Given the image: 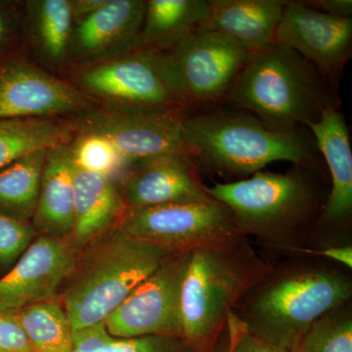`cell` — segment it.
<instances>
[{"mask_svg":"<svg viewBox=\"0 0 352 352\" xmlns=\"http://www.w3.org/2000/svg\"><path fill=\"white\" fill-rule=\"evenodd\" d=\"M0 352H34L16 312L0 311Z\"/></svg>","mask_w":352,"mask_h":352,"instance_id":"4dcf8cb0","label":"cell"},{"mask_svg":"<svg viewBox=\"0 0 352 352\" xmlns=\"http://www.w3.org/2000/svg\"><path fill=\"white\" fill-rule=\"evenodd\" d=\"M73 175L71 143L48 150L38 206L32 217L34 226L46 235L64 239L73 232L75 223Z\"/></svg>","mask_w":352,"mask_h":352,"instance_id":"d6986e66","label":"cell"},{"mask_svg":"<svg viewBox=\"0 0 352 352\" xmlns=\"http://www.w3.org/2000/svg\"><path fill=\"white\" fill-rule=\"evenodd\" d=\"M189 256L190 252L173 254L106 317L110 336L182 338L180 293Z\"/></svg>","mask_w":352,"mask_h":352,"instance_id":"30bf717a","label":"cell"},{"mask_svg":"<svg viewBox=\"0 0 352 352\" xmlns=\"http://www.w3.org/2000/svg\"><path fill=\"white\" fill-rule=\"evenodd\" d=\"M74 241L87 244L103 233L126 208L112 178L83 170L74 164Z\"/></svg>","mask_w":352,"mask_h":352,"instance_id":"44dd1931","label":"cell"},{"mask_svg":"<svg viewBox=\"0 0 352 352\" xmlns=\"http://www.w3.org/2000/svg\"><path fill=\"white\" fill-rule=\"evenodd\" d=\"M270 272L242 239L190 252L180 293L183 339L212 352L233 308Z\"/></svg>","mask_w":352,"mask_h":352,"instance_id":"3957f363","label":"cell"},{"mask_svg":"<svg viewBox=\"0 0 352 352\" xmlns=\"http://www.w3.org/2000/svg\"><path fill=\"white\" fill-rule=\"evenodd\" d=\"M48 150L30 153L0 168L1 214L25 222L34 217Z\"/></svg>","mask_w":352,"mask_h":352,"instance_id":"603a6c76","label":"cell"},{"mask_svg":"<svg viewBox=\"0 0 352 352\" xmlns=\"http://www.w3.org/2000/svg\"><path fill=\"white\" fill-rule=\"evenodd\" d=\"M19 31V16L15 6L0 1V57L12 52Z\"/></svg>","mask_w":352,"mask_h":352,"instance_id":"1f68e13d","label":"cell"},{"mask_svg":"<svg viewBox=\"0 0 352 352\" xmlns=\"http://www.w3.org/2000/svg\"><path fill=\"white\" fill-rule=\"evenodd\" d=\"M274 43L296 51L333 83L351 57L352 20L322 13L302 1H286Z\"/></svg>","mask_w":352,"mask_h":352,"instance_id":"4fadbf2b","label":"cell"},{"mask_svg":"<svg viewBox=\"0 0 352 352\" xmlns=\"http://www.w3.org/2000/svg\"><path fill=\"white\" fill-rule=\"evenodd\" d=\"M295 352H352V319L340 307L322 316L303 336Z\"/></svg>","mask_w":352,"mask_h":352,"instance_id":"484cf974","label":"cell"},{"mask_svg":"<svg viewBox=\"0 0 352 352\" xmlns=\"http://www.w3.org/2000/svg\"><path fill=\"white\" fill-rule=\"evenodd\" d=\"M135 164L122 193L127 210L210 198L188 154L164 155Z\"/></svg>","mask_w":352,"mask_h":352,"instance_id":"9a60e30c","label":"cell"},{"mask_svg":"<svg viewBox=\"0 0 352 352\" xmlns=\"http://www.w3.org/2000/svg\"><path fill=\"white\" fill-rule=\"evenodd\" d=\"M78 88L17 56L0 57V120L58 118L91 107Z\"/></svg>","mask_w":352,"mask_h":352,"instance_id":"7c38bea8","label":"cell"},{"mask_svg":"<svg viewBox=\"0 0 352 352\" xmlns=\"http://www.w3.org/2000/svg\"><path fill=\"white\" fill-rule=\"evenodd\" d=\"M101 352H197L184 339L171 336H145V337H110Z\"/></svg>","mask_w":352,"mask_h":352,"instance_id":"f1b7e54d","label":"cell"},{"mask_svg":"<svg viewBox=\"0 0 352 352\" xmlns=\"http://www.w3.org/2000/svg\"><path fill=\"white\" fill-rule=\"evenodd\" d=\"M351 284L340 273L291 271L266 282L238 316L254 335L295 352L303 336L324 315L344 307Z\"/></svg>","mask_w":352,"mask_h":352,"instance_id":"5b68a950","label":"cell"},{"mask_svg":"<svg viewBox=\"0 0 352 352\" xmlns=\"http://www.w3.org/2000/svg\"><path fill=\"white\" fill-rule=\"evenodd\" d=\"M298 251L307 252V254H316L324 256L331 261H338L344 264L346 267H352V248L351 245H342V247H330L327 249L310 250L298 249Z\"/></svg>","mask_w":352,"mask_h":352,"instance_id":"836d02e7","label":"cell"},{"mask_svg":"<svg viewBox=\"0 0 352 352\" xmlns=\"http://www.w3.org/2000/svg\"><path fill=\"white\" fill-rule=\"evenodd\" d=\"M305 6L336 17L351 18V0H310L302 1Z\"/></svg>","mask_w":352,"mask_h":352,"instance_id":"d6a6232c","label":"cell"},{"mask_svg":"<svg viewBox=\"0 0 352 352\" xmlns=\"http://www.w3.org/2000/svg\"><path fill=\"white\" fill-rule=\"evenodd\" d=\"M175 254L135 240L120 227L102 238L76 263L65 292L64 308L73 330L104 322Z\"/></svg>","mask_w":352,"mask_h":352,"instance_id":"277c9868","label":"cell"},{"mask_svg":"<svg viewBox=\"0 0 352 352\" xmlns=\"http://www.w3.org/2000/svg\"><path fill=\"white\" fill-rule=\"evenodd\" d=\"M307 129L332 177V190L321 219L339 223L349 219L352 212V151L346 119L335 106H328Z\"/></svg>","mask_w":352,"mask_h":352,"instance_id":"e0dca14e","label":"cell"},{"mask_svg":"<svg viewBox=\"0 0 352 352\" xmlns=\"http://www.w3.org/2000/svg\"><path fill=\"white\" fill-rule=\"evenodd\" d=\"M27 19L39 52L51 63H58L69 53L74 18L69 0L28 1Z\"/></svg>","mask_w":352,"mask_h":352,"instance_id":"cb8c5ba5","label":"cell"},{"mask_svg":"<svg viewBox=\"0 0 352 352\" xmlns=\"http://www.w3.org/2000/svg\"><path fill=\"white\" fill-rule=\"evenodd\" d=\"M288 173L258 171L252 177L206 186L223 204L244 235L273 237L289 232L314 212L316 195L300 166Z\"/></svg>","mask_w":352,"mask_h":352,"instance_id":"8992f818","label":"cell"},{"mask_svg":"<svg viewBox=\"0 0 352 352\" xmlns=\"http://www.w3.org/2000/svg\"><path fill=\"white\" fill-rule=\"evenodd\" d=\"M71 155L76 168L110 178L129 164L111 141L90 132H80L72 141Z\"/></svg>","mask_w":352,"mask_h":352,"instance_id":"4316f807","label":"cell"},{"mask_svg":"<svg viewBox=\"0 0 352 352\" xmlns=\"http://www.w3.org/2000/svg\"><path fill=\"white\" fill-rule=\"evenodd\" d=\"M286 4L283 0H210L206 29L230 39L249 53L274 43Z\"/></svg>","mask_w":352,"mask_h":352,"instance_id":"ac0fdd59","label":"cell"},{"mask_svg":"<svg viewBox=\"0 0 352 352\" xmlns=\"http://www.w3.org/2000/svg\"><path fill=\"white\" fill-rule=\"evenodd\" d=\"M76 82L82 94L109 105L184 111L166 82L157 51H129L97 62L82 69Z\"/></svg>","mask_w":352,"mask_h":352,"instance_id":"9c48e42d","label":"cell"},{"mask_svg":"<svg viewBox=\"0 0 352 352\" xmlns=\"http://www.w3.org/2000/svg\"><path fill=\"white\" fill-rule=\"evenodd\" d=\"M75 129L58 118L0 120V168L30 153L69 144Z\"/></svg>","mask_w":352,"mask_h":352,"instance_id":"7402d4cb","label":"cell"},{"mask_svg":"<svg viewBox=\"0 0 352 352\" xmlns=\"http://www.w3.org/2000/svg\"><path fill=\"white\" fill-rule=\"evenodd\" d=\"M76 263L74 245L53 236L38 238L0 278V311H19L48 300L71 277Z\"/></svg>","mask_w":352,"mask_h":352,"instance_id":"5bb4252c","label":"cell"},{"mask_svg":"<svg viewBox=\"0 0 352 352\" xmlns=\"http://www.w3.org/2000/svg\"><path fill=\"white\" fill-rule=\"evenodd\" d=\"M182 135L187 154L199 170L217 175H254L275 162L300 168L318 164L312 135L302 129L271 131L241 109L214 106L182 116Z\"/></svg>","mask_w":352,"mask_h":352,"instance_id":"6da1fadb","label":"cell"},{"mask_svg":"<svg viewBox=\"0 0 352 352\" xmlns=\"http://www.w3.org/2000/svg\"><path fill=\"white\" fill-rule=\"evenodd\" d=\"M210 17L207 0H149L135 50L164 52L194 32L206 29Z\"/></svg>","mask_w":352,"mask_h":352,"instance_id":"ffe728a7","label":"cell"},{"mask_svg":"<svg viewBox=\"0 0 352 352\" xmlns=\"http://www.w3.org/2000/svg\"><path fill=\"white\" fill-rule=\"evenodd\" d=\"M326 80L296 51L275 43L250 53L226 100L278 132L316 122L333 105Z\"/></svg>","mask_w":352,"mask_h":352,"instance_id":"7a4b0ae2","label":"cell"},{"mask_svg":"<svg viewBox=\"0 0 352 352\" xmlns=\"http://www.w3.org/2000/svg\"><path fill=\"white\" fill-rule=\"evenodd\" d=\"M182 112L108 105L83 113L80 132L107 138L129 164L187 154L182 135Z\"/></svg>","mask_w":352,"mask_h":352,"instance_id":"8fae6325","label":"cell"},{"mask_svg":"<svg viewBox=\"0 0 352 352\" xmlns=\"http://www.w3.org/2000/svg\"><path fill=\"white\" fill-rule=\"evenodd\" d=\"M34 229L25 221L0 212V264L8 265L32 244Z\"/></svg>","mask_w":352,"mask_h":352,"instance_id":"f546056e","label":"cell"},{"mask_svg":"<svg viewBox=\"0 0 352 352\" xmlns=\"http://www.w3.org/2000/svg\"><path fill=\"white\" fill-rule=\"evenodd\" d=\"M120 228L135 240L173 252H189L243 239L230 210L212 197L127 210Z\"/></svg>","mask_w":352,"mask_h":352,"instance_id":"ba28073f","label":"cell"},{"mask_svg":"<svg viewBox=\"0 0 352 352\" xmlns=\"http://www.w3.org/2000/svg\"><path fill=\"white\" fill-rule=\"evenodd\" d=\"M69 1H71L74 18L75 20L80 21L98 10L107 0H69Z\"/></svg>","mask_w":352,"mask_h":352,"instance_id":"e575fe53","label":"cell"},{"mask_svg":"<svg viewBox=\"0 0 352 352\" xmlns=\"http://www.w3.org/2000/svg\"><path fill=\"white\" fill-rule=\"evenodd\" d=\"M16 315L34 352H72L74 330L59 302L48 298Z\"/></svg>","mask_w":352,"mask_h":352,"instance_id":"d4e9b609","label":"cell"},{"mask_svg":"<svg viewBox=\"0 0 352 352\" xmlns=\"http://www.w3.org/2000/svg\"><path fill=\"white\" fill-rule=\"evenodd\" d=\"M222 333V342L212 352H288L252 333L234 311L229 314Z\"/></svg>","mask_w":352,"mask_h":352,"instance_id":"83f0119b","label":"cell"},{"mask_svg":"<svg viewBox=\"0 0 352 352\" xmlns=\"http://www.w3.org/2000/svg\"><path fill=\"white\" fill-rule=\"evenodd\" d=\"M157 52L166 82L184 110L224 102L250 55L208 29L194 32L170 50Z\"/></svg>","mask_w":352,"mask_h":352,"instance_id":"52a82bcc","label":"cell"},{"mask_svg":"<svg viewBox=\"0 0 352 352\" xmlns=\"http://www.w3.org/2000/svg\"><path fill=\"white\" fill-rule=\"evenodd\" d=\"M146 1L107 0L74 28L69 53L78 59L118 56L135 50L142 29Z\"/></svg>","mask_w":352,"mask_h":352,"instance_id":"2e32d148","label":"cell"}]
</instances>
